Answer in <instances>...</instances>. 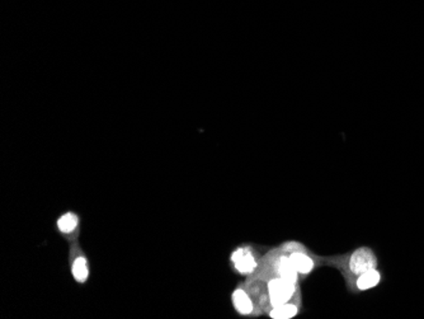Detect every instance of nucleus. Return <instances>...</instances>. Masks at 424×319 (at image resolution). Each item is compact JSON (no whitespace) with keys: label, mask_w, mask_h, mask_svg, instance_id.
<instances>
[{"label":"nucleus","mask_w":424,"mask_h":319,"mask_svg":"<svg viewBox=\"0 0 424 319\" xmlns=\"http://www.w3.org/2000/svg\"><path fill=\"white\" fill-rule=\"evenodd\" d=\"M233 299V304L235 308L236 312L239 313L240 315H253L256 314V304L253 301V298L250 295L248 290L245 287H238L233 292L231 295Z\"/></svg>","instance_id":"nucleus-5"},{"label":"nucleus","mask_w":424,"mask_h":319,"mask_svg":"<svg viewBox=\"0 0 424 319\" xmlns=\"http://www.w3.org/2000/svg\"><path fill=\"white\" fill-rule=\"evenodd\" d=\"M230 261L240 275H253L259 267V254L250 247H239L231 253Z\"/></svg>","instance_id":"nucleus-2"},{"label":"nucleus","mask_w":424,"mask_h":319,"mask_svg":"<svg viewBox=\"0 0 424 319\" xmlns=\"http://www.w3.org/2000/svg\"><path fill=\"white\" fill-rule=\"evenodd\" d=\"M276 271L277 276L287 280L292 284H296L297 280H299V272H297L296 267L292 264L291 258L289 254L287 256H281L276 261Z\"/></svg>","instance_id":"nucleus-8"},{"label":"nucleus","mask_w":424,"mask_h":319,"mask_svg":"<svg viewBox=\"0 0 424 319\" xmlns=\"http://www.w3.org/2000/svg\"><path fill=\"white\" fill-rule=\"evenodd\" d=\"M299 313V306L292 304L291 301L282 304V306H273L268 311L271 318L273 319H289L294 318Z\"/></svg>","instance_id":"nucleus-10"},{"label":"nucleus","mask_w":424,"mask_h":319,"mask_svg":"<svg viewBox=\"0 0 424 319\" xmlns=\"http://www.w3.org/2000/svg\"><path fill=\"white\" fill-rule=\"evenodd\" d=\"M71 256V273L78 284H86L89 278V264L86 254L81 252L79 247L74 245L70 252Z\"/></svg>","instance_id":"nucleus-4"},{"label":"nucleus","mask_w":424,"mask_h":319,"mask_svg":"<svg viewBox=\"0 0 424 319\" xmlns=\"http://www.w3.org/2000/svg\"><path fill=\"white\" fill-rule=\"evenodd\" d=\"M377 261L374 252L370 248H358L350 254L348 269L355 276H360L364 272L376 269Z\"/></svg>","instance_id":"nucleus-3"},{"label":"nucleus","mask_w":424,"mask_h":319,"mask_svg":"<svg viewBox=\"0 0 424 319\" xmlns=\"http://www.w3.org/2000/svg\"><path fill=\"white\" fill-rule=\"evenodd\" d=\"M296 284H292L280 276L271 278L266 286L267 306L271 309L273 306H282V304L289 303L296 294Z\"/></svg>","instance_id":"nucleus-1"},{"label":"nucleus","mask_w":424,"mask_h":319,"mask_svg":"<svg viewBox=\"0 0 424 319\" xmlns=\"http://www.w3.org/2000/svg\"><path fill=\"white\" fill-rule=\"evenodd\" d=\"M380 280H381V275H380V272L377 271L376 269L364 272L357 278V289L362 290V292L370 290L380 283Z\"/></svg>","instance_id":"nucleus-9"},{"label":"nucleus","mask_w":424,"mask_h":319,"mask_svg":"<svg viewBox=\"0 0 424 319\" xmlns=\"http://www.w3.org/2000/svg\"><path fill=\"white\" fill-rule=\"evenodd\" d=\"M81 219L74 212H65L57 220V229L65 237H76L79 233Z\"/></svg>","instance_id":"nucleus-6"},{"label":"nucleus","mask_w":424,"mask_h":319,"mask_svg":"<svg viewBox=\"0 0 424 319\" xmlns=\"http://www.w3.org/2000/svg\"><path fill=\"white\" fill-rule=\"evenodd\" d=\"M289 256L294 266L296 267L299 275H309L315 267L314 259L300 248H295L294 251L289 252Z\"/></svg>","instance_id":"nucleus-7"}]
</instances>
